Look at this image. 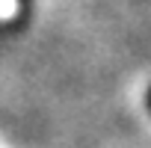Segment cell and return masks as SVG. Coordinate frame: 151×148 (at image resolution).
I'll use <instances>...</instances> for the list:
<instances>
[{"label": "cell", "instance_id": "cell-1", "mask_svg": "<svg viewBox=\"0 0 151 148\" xmlns=\"http://www.w3.org/2000/svg\"><path fill=\"white\" fill-rule=\"evenodd\" d=\"M148 107H151V92H148Z\"/></svg>", "mask_w": 151, "mask_h": 148}]
</instances>
